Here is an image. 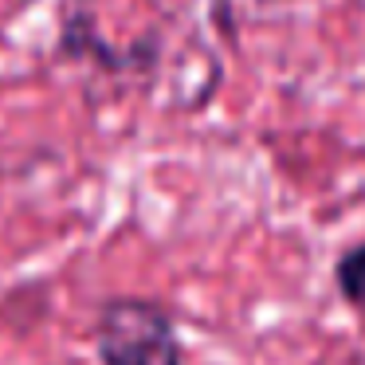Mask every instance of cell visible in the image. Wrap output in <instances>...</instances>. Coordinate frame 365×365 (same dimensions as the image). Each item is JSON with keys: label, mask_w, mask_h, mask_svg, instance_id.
<instances>
[{"label": "cell", "mask_w": 365, "mask_h": 365, "mask_svg": "<svg viewBox=\"0 0 365 365\" xmlns=\"http://www.w3.org/2000/svg\"><path fill=\"white\" fill-rule=\"evenodd\" d=\"M95 354L103 365H185L169 310L142 294H110L98 307Z\"/></svg>", "instance_id": "1"}, {"label": "cell", "mask_w": 365, "mask_h": 365, "mask_svg": "<svg viewBox=\"0 0 365 365\" xmlns=\"http://www.w3.org/2000/svg\"><path fill=\"white\" fill-rule=\"evenodd\" d=\"M334 283H338L346 307L354 310V314L361 318V326H365V240L354 244L349 252H341L338 267H334Z\"/></svg>", "instance_id": "2"}]
</instances>
